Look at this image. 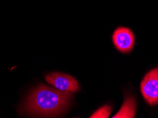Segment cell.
<instances>
[{
	"label": "cell",
	"instance_id": "obj_1",
	"mask_svg": "<svg viewBox=\"0 0 158 118\" xmlns=\"http://www.w3.org/2000/svg\"><path fill=\"white\" fill-rule=\"evenodd\" d=\"M73 97L72 92L63 91L41 84L30 93L23 112L41 117H55L66 112Z\"/></svg>",
	"mask_w": 158,
	"mask_h": 118
},
{
	"label": "cell",
	"instance_id": "obj_2",
	"mask_svg": "<svg viewBox=\"0 0 158 118\" xmlns=\"http://www.w3.org/2000/svg\"><path fill=\"white\" fill-rule=\"evenodd\" d=\"M140 92L146 103L151 106L158 104V67L144 76L140 84Z\"/></svg>",
	"mask_w": 158,
	"mask_h": 118
},
{
	"label": "cell",
	"instance_id": "obj_3",
	"mask_svg": "<svg viewBox=\"0 0 158 118\" xmlns=\"http://www.w3.org/2000/svg\"><path fill=\"white\" fill-rule=\"evenodd\" d=\"M46 81L56 89L74 93L80 90V86L75 78L62 73H50L45 76Z\"/></svg>",
	"mask_w": 158,
	"mask_h": 118
},
{
	"label": "cell",
	"instance_id": "obj_4",
	"mask_svg": "<svg viewBox=\"0 0 158 118\" xmlns=\"http://www.w3.org/2000/svg\"><path fill=\"white\" fill-rule=\"evenodd\" d=\"M112 40L115 48L119 52L129 53L134 48L135 37L128 28L119 27L113 33Z\"/></svg>",
	"mask_w": 158,
	"mask_h": 118
},
{
	"label": "cell",
	"instance_id": "obj_5",
	"mask_svg": "<svg viewBox=\"0 0 158 118\" xmlns=\"http://www.w3.org/2000/svg\"><path fill=\"white\" fill-rule=\"evenodd\" d=\"M136 114V102L132 97H127L122 107L113 118H133Z\"/></svg>",
	"mask_w": 158,
	"mask_h": 118
},
{
	"label": "cell",
	"instance_id": "obj_6",
	"mask_svg": "<svg viewBox=\"0 0 158 118\" xmlns=\"http://www.w3.org/2000/svg\"><path fill=\"white\" fill-rule=\"evenodd\" d=\"M112 112V108L108 105H105L103 107L97 110L94 114L90 115L91 118H107L110 116Z\"/></svg>",
	"mask_w": 158,
	"mask_h": 118
}]
</instances>
